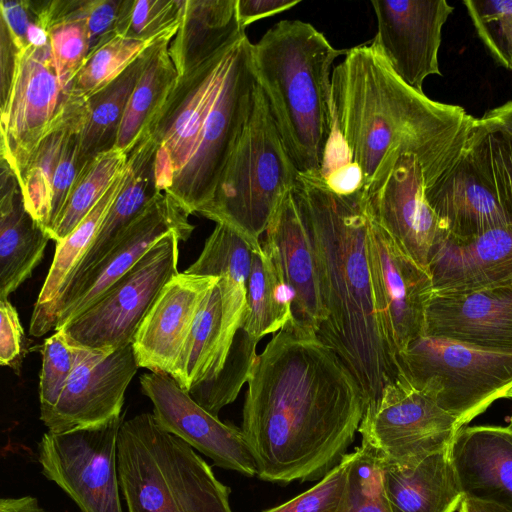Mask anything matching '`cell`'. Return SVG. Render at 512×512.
<instances>
[{
  "instance_id": "obj_1",
  "label": "cell",
  "mask_w": 512,
  "mask_h": 512,
  "mask_svg": "<svg viewBox=\"0 0 512 512\" xmlns=\"http://www.w3.org/2000/svg\"><path fill=\"white\" fill-rule=\"evenodd\" d=\"M242 431L260 479L321 480L343 460L367 406L337 353L293 319L257 355Z\"/></svg>"
},
{
  "instance_id": "obj_2",
  "label": "cell",
  "mask_w": 512,
  "mask_h": 512,
  "mask_svg": "<svg viewBox=\"0 0 512 512\" xmlns=\"http://www.w3.org/2000/svg\"><path fill=\"white\" fill-rule=\"evenodd\" d=\"M331 84L333 124L361 168L366 196L403 155L419 161L427 189L466 148L476 118L405 84L371 44L348 49Z\"/></svg>"
},
{
  "instance_id": "obj_3",
  "label": "cell",
  "mask_w": 512,
  "mask_h": 512,
  "mask_svg": "<svg viewBox=\"0 0 512 512\" xmlns=\"http://www.w3.org/2000/svg\"><path fill=\"white\" fill-rule=\"evenodd\" d=\"M257 85L245 33L178 75L145 129L157 145V189L188 215L211 202L253 110Z\"/></svg>"
},
{
  "instance_id": "obj_4",
  "label": "cell",
  "mask_w": 512,
  "mask_h": 512,
  "mask_svg": "<svg viewBox=\"0 0 512 512\" xmlns=\"http://www.w3.org/2000/svg\"><path fill=\"white\" fill-rule=\"evenodd\" d=\"M293 194L311 240L327 314L316 334L354 375L368 404L400 370L376 307L366 196L362 190L337 195L317 174H300Z\"/></svg>"
},
{
  "instance_id": "obj_5",
  "label": "cell",
  "mask_w": 512,
  "mask_h": 512,
  "mask_svg": "<svg viewBox=\"0 0 512 512\" xmlns=\"http://www.w3.org/2000/svg\"><path fill=\"white\" fill-rule=\"evenodd\" d=\"M347 50L301 20H281L253 44L257 83L300 174L320 171L334 123L333 63Z\"/></svg>"
},
{
  "instance_id": "obj_6",
  "label": "cell",
  "mask_w": 512,
  "mask_h": 512,
  "mask_svg": "<svg viewBox=\"0 0 512 512\" xmlns=\"http://www.w3.org/2000/svg\"><path fill=\"white\" fill-rule=\"evenodd\" d=\"M120 490L128 512H234L230 488L152 413L124 420L117 441Z\"/></svg>"
},
{
  "instance_id": "obj_7",
  "label": "cell",
  "mask_w": 512,
  "mask_h": 512,
  "mask_svg": "<svg viewBox=\"0 0 512 512\" xmlns=\"http://www.w3.org/2000/svg\"><path fill=\"white\" fill-rule=\"evenodd\" d=\"M299 175L268 101L257 85L250 117L223 169L211 202L199 214L231 226L257 246Z\"/></svg>"
},
{
  "instance_id": "obj_8",
  "label": "cell",
  "mask_w": 512,
  "mask_h": 512,
  "mask_svg": "<svg viewBox=\"0 0 512 512\" xmlns=\"http://www.w3.org/2000/svg\"><path fill=\"white\" fill-rule=\"evenodd\" d=\"M400 374L463 427L512 388V353L422 335L397 355Z\"/></svg>"
},
{
  "instance_id": "obj_9",
  "label": "cell",
  "mask_w": 512,
  "mask_h": 512,
  "mask_svg": "<svg viewBox=\"0 0 512 512\" xmlns=\"http://www.w3.org/2000/svg\"><path fill=\"white\" fill-rule=\"evenodd\" d=\"M179 241L175 231L158 240L93 305L60 329L68 341L101 351L132 344L162 289L179 273Z\"/></svg>"
},
{
  "instance_id": "obj_10",
  "label": "cell",
  "mask_w": 512,
  "mask_h": 512,
  "mask_svg": "<svg viewBox=\"0 0 512 512\" xmlns=\"http://www.w3.org/2000/svg\"><path fill=\"white\" fill-rule=\"evenodd\" d=\"M84 101L58 80L50 42L19 49L6 96L0 100V154L19 180L41 141Z\"/></svg>"
},
{
  "instance_id": "obj_11",
  "label": "cell",
  "mask_w": 512,
  "mask_h": 512,
  "mask_svg": "<svg viewBox=\"0 0 512 512\" xmlns=\"http://www.w3.org/2000/svg\"><path fill=\"white\" fill-rule=\"evenodd\" d=\"M461 428L455 417L400 374L367 404L358 431L361 445L383 464L412 466L449 448Z\"/></svg>"
},
{
  "instance_id": "obj_12",
  "label": "cell",
  "mask_w": 512,
  "mask_h": 512,
  "mask_svg": "<svg viewBox=\"0 0 512 512\" xmlns=\"http://www.w3.org/2000/svg\"><path fill=\"white\" fill-rule=\"evenodd\" d=\"M123 415L65 433L46 432L38 443L42 474L60 487L80 512H123L117 441Z\"/></svg>"
},
{
  "instance_id": "obj_13",
  "label": "cell",
  "mask_w": 512,
  "mask_h": 512,
  "mask_svg": "<svg viewBox=\"0 0 512 512\" xmlns=\"http://www.w3.org/2000/svg\"><path fill=\"white\" fill-rule=\"evenodd\" d=\"M188 216L171 197L159 192L129 224L110 252L58 297L39 324L29 330L30 334L40 337L62 329L93 305L169 232H177L181 241H186L194 230Z\"/></svg>"
},
{
  "instance_id": "obj_14",
  "label": "cell",
  "mask_w": 512,
  "mask_h": 512,
  "mask_svg": "<svg viewBox=\"0 0 512 512\" xmlns=\"http://www.w3.org/2000/svg\"><path fill=\"white\" fill-rule=\"evenodd\" d=\"M367 248L377 312L397 358L424 335L426 310L434 294L432 278L370 214Z\"/></svg>"
},
{
  "instance_id": "obj_15",
  "label": "cell",
  "mask_w": 512,
  "mask_h": 512,
  "mask_svg": "<svg viewBox=\"0 0 512 512\" xmlns=\"http://www.w3.org/2000/svg\"><path fill=\"white\" fill-rule=\"evenodd\" d=\"M377 33L371 42L392 71L423 93L431 75H441L442 29L454 10L446 0H373Z\"/></svg>"
},
{
  "instance_id": "obj_16",
  "label": "cell",
  "mask_w": 512,
  "mask_h": 512,
  "mask_svg": "<svg viewBox=\"0 0 512 512\" xmlns=\"http://www.w3.org/2000/svg\"><path fill=\"white\" fill-rule=\"evenodd\" d=\"M139 365L132 344L114 351L80 349L56 405L40 414L52 433L100 425L122 414L125 392Z\"/></svg>"
},
{
  "instance_id": "obj_17",
  "label": "cell",
  "mask_w": 512,
  "mask_h": 512,
  "mask_svg": "<svg viewBox=\"0 0 512 512\" xmlns=\"http://www.w3.org/2000/svg\"><path fill=\"white\" fill-rule=\"evenodd\" d=\"M140 384L163 430L200 451L220 468L249 477L257 475L254 455L242 429L205 410L168 374L145 373Z\"/></svg>"
},
{
  "instance_id": "obj_18",
  "label": "cell",
  "mask_w": 512,
  "mask_h": 512,
  "mask_svg": "<svg viewBox=\"0 0 512 512\" xmlns=\"http://www.w3.org/2000/svg\"><path fill=\"white\" fill-rule=\"evenodd\" d=\"M425 189L419 161L412 155H403L383 186L365 196L373 220L414 261L428 270L433 253L450 233L429 205Z\"/></svg>"
},
{
  "instance_id": "obj_19",
  "label": "cell",
  "mask_w": 512,
  "mask_h": 512,
  "mask_svg": "<svg viewBox=\"0 0 512 512\" xmlns=\"http://www.w3.org/2000/svg\"><path fill=\"white\" fill-rule=\"evenodd\" d=\"M424 335L512 353V282L469 292L434 293Z\"/></svg>"
},
{
  "instance_id": "obj_20",
  "label": "cell",
  "mask_w": 512,
  "mask_h": 512,
  "mask_svg": "<svg viewBox=\"0 0 512 512\" xmlns=\"http://www.w3.org/2000/svg\"><path fill=\"white\" fill-rule=\"evenodd\" d=\"M217 281L183 272L165 285L132 342L139 367L172 374L200 306Z\"/></svg>"
},
{
  "instance_id": "obj_21",
  "label": "cell",
  "mask_w": 512,
  "mask_h": 512,
  "mask_svg": "<svg viewBox=\"0 0 512 512\" xmlns=\"http://www.w3.org/2000/svg\"><path fill=\"white\" fill-rule=\"evenodd\" d=\"M86 102L39 144L18 180L27 212L47 232L54 226L81 170L79 130Z\"/></svg>"
},
{
  "instance_id": "obj_22",
  "label": "cell",
  "mask_w": 512,
  "mask_h": 512,
  "mask_svg": "<svg viewBox=\"0 0 512 512\" xmlns=\"http://www.w3.org/2000/svg\"><path fill=\"white\" fill-rule=\"evenodd\" d=\"M261 239L291 294L293 320L318 331L327 319L311 240L293 190L282 200Z\"/></svg>"
},
{
  "instance_id": "obj_23",
  "label": "cell",
  "mask_w": 512,
  "mask_h": 512,
  "mask_svg": "<svg viewBox=\"0 0 512 512\" xmlns=\"http://www.w3.org/2000/svg\"><path fill=\"white\" fill-rule=\"evenodd\" d=\"M428 271L435 294L469 292L512 282V224L469 239L449 236Z\"/></svg>"
},
{
  "instance_id": "obj_24",
  "label": "cell",
  "mask_w": 512,
  "mask_h": 512,
  "mask_svg": "<svg viewBox=\"0 0 512 512\" xmlns=\"http://www.w3.org/2000/svg\"><path fill=\"white\" fill-rule=\"evenodd\" d=\"M449 455L463 499L512 511V430L509 426H463Z\"/></svg>"
},
{
  "instance_id": "obj_25",
  "label": "cell",
  "mask_w": 512,
  "mask_h": 512,
  "mask_svg": "<svg viewBox=\"0 0 512 512\" xmlns=\"http://www.w3.org/2000/svg\"><path fill=\"white\" fill-rule=\"evenodd\" d=\"M426 199L457 239L477 237L512 224L468 149L450 170L425 189Z\"/></svg>"
},
{
  "instance_id": "obj_26",
  "label": "cell",
  "mask_w": 512,
  "mask_h": 512,
  "mask_svg": "<svg viewBox=\"0 0 512 512\" xmlns=\"http://www.w3.org/2000/svg\"><path fill=\"white\" fill-rule=\"evenodd\" d=\"M0 178V299H8L42 261L50 237L25 209L18 179L3 159Z\"/></svg>"
},
{
  "instance_id": "obj_27",
  "label": "cell",
  "mask_w": 512,
  "mask_h": 512,
  "mask_svg": "<svg viewBox=\"0 0 512 512\" xmlns=\"http://www.w3.org/2000/svg\"><path fill=\"white\" fill-rule=\"evenodd\" d=\"M156 151L153 137L144 131L128 153L127 177L123 188L63 292L110 252L129 224L159 193L155 174Z\"/></svg>"
},
{
  "instance_id": "obj_28",
  "label": "cell",
  "mask_w": 512,
  "mask_h": 512,
  "mask_svg": "<svg viewBox=\"0 0 512 512\" xmlns=\"http://www.w3.org/2000/svg\"><path fill=\"white\" fill-rule=\"evenodd\" d=\"M382 464L383 485L392 512H455L463 500L449 448L412 466Z\"/></svg>"
},
{
  "instance_id": "obj_29",
  "label": "cell",
  "mask_w": 512,
  "mask_h": 512,
  "mask_svg": "<svg viewBox=\"0 0 512 512\" xmlns=\"http://www.w3.org/2000/svg\"><path fill=\"white\" fill-rule=\"evenodd\" d=\"M236 334L227 320L217 281L200 306L170 376L187 392L213 381L226 363Z\"/></svg>"
},
{
  "instance_id": "obj_30",
  "label": "cell",
  "mask_w": 512,
  "mask_h": 512,
  "mask_svg": "<svg viewBox=\"0 0 512 512\" xmlns=\"http://www.w3.org/2000/svg\"><path fill=\"white\" fill-rule=\"evenodd\" d=\"M236 6L237 0H183L180 26L169 45L178 75L245 34Z\"/></svg>"
},
{
  "instance_id": "obj_31",
  "label": "cell",
  "mask_w": 512,
  "mask_h": 512,
  "mask_svg": "<svg viewBox=\"0 0 512 512\" xmlns=\"http://www.w3.org/2000/svg\"><path fill=\"white\" fill-rule=\"evenodd\" d=\"M257 246L231 226L216 223L197 260L184 271L188 274L218 277L224 306L229 315L241 325L247 307L253 250Z\"/></svg>"
},
{
  "instance_id": "obj_32",
  "label": "cell",
  "mask_w": 512,
  "mask_h": 512,
  "mask_svg": "<svg viewBox=\"0 0 512 512\" xmlns=\"http://www.w3.org/2000/svg\"><path fill=\"white\" fill-rule=\"evenodd\" d=\"M127 164L87 216L56 244L52 264L34 304L29 330L35 328L64 290L74 270L90 248L106 215L123 188Z\"/></svg>"
},
{
  "instance_id": "obj_33",
  "label": "cell",
  "mask_w": 512,
  "mask_h": 512,
  "mask_svg": "<svg viewBox=\"0 0 512 512\" xmlns=\"http://www.w3.org/2000/svg\"><path fill=\"white\" fill-rule=\"evenodd\" d=\"M147 49L118 78L86 101L85 120L79 133L82 169L97 155L115 148L129 98L146 62Z\"/></svg>"
},
{
  "instance_id": "obj_34",
  "label": "cell",
  "mask_w": 512,
  "mask_h": 512,
  "mask_svg": "<svg viewBox=\"0 0 512 512\" xmlns=\"http://www.w3.org/2000/svg\"><path fill=\"white\" fill-rule=\"evenodd\" d=\"M292 319L290 291L260 244L253 250L247 307L240 329L258 343L265 335L277 333Z\"/></svg>"
},
{
  "instance_id": "obj_35",
  "label": "cell",
  "mask_w": 512,
  "mask_h": 512,
  "mask_svg": "<svg viewBox=\"0 0 512 512\" xmlns=\"http://www.w3.org/2000/svg\"><path fill=\"white\" fill-rule=\"evenodd\" d=\"M171 41H159L148 47L146 62L129 98L115 148L130 152L178 78L169 53Z\"/></svg>"
},
{
  "instance_id": "obj_36",
  "label": "cell",
  "mask_w": 512,
  "mask_h": 512,
  "mask_svg": "<svg viewBox=\"0 0 512 512\" xmlns=\"http://www.w3.org/2000/svg\"><path fill=\"white\" fill-rule=\"evenodd\" d=\"M37 19L49 35L52 61L61 87L72 82L90 54L80 0L33 1Z\"/></svg>"
},
{
  "instance_id": "obj_37",
  "label": "cell",
  "mask_w": 512,
  "mask_h": 512,
  "mask_svg": "<svg viewBox=\"0 0 512 512\" xmlns=\"http://www.w3.org/2000/svg\"><path fill=\"white\" fill-rule=\"evenodd\" d=\"M128 153L119 148L97 155L78 174L50 234L55 244L64 240L87 216L126 167Z\"/></svg>"
},
{
  "instance_id": "obj_38",
  "label": "cell",
  "mask_w": 512,
  "mask_h": 512,
  "mask_svg": "<svg viewBox=\"0 0 512 512\" xmlns=\"http://www.w3.org/2000/svg\"><path fill=\"white\" fill-rule=\"evenodd\" d=\"M468 149L512 222V136L489 129L476 118Z\"/></svg>"
},
{
  "instance_id": "obj_39",
  "label": "cell",
  "mask_w": 512,
  "mask_h": 512,
  "mask_svg": "<svg viewBox=\"0 0 512 512\" xmlns=\"http://www.w3.org/2000/svg\"><path fill=\"white\" fill-rule=\"evenodd\" d=\"M151 45L115 35L94 49L74 78L70 93L87 101L118 78Z\"/></svg>"
},
{
  "instance_id": "obj_40",
  "label": "cell",
  "mask_w": 512,
  "mask_h": 512,
  "mask_svg": "<svg viewBox=\"0 0 512 512\" xmlns=\"http://www.w3.org/2000/svg\"><path fill=\"white\" fill-rule=\"evenodd\" d=\"M183 0H121L115 34L153 45L176 35Z\"/></svg>"
},
{
  "instance_id": "obj_41",
  "label": "cell",
  "mask_w": 512,
  "mask_h": 512,
  "mask_svg": "<svg viewBox=\"0 0 512 512\" xmlns=\"http://www.w3.org/2000/svg\"><path fill=\"white\" fill-rule=\"evenodd\" d=\"M257 344L240 329L220 374L213 381L192 388L188 392L192 399L218 417L220 410L237 398L248 381L257 358Z\"/></svg>"
},
{
  "instance_id": "obj_42",
  "label": "cell",
  "mask_w": 512,
  "mask_h": 512,
  "mask_svg": "<svg viewBox=\"0 0 512 512\" xmlns=\"http://www.w3.org/2000/svg\"><path fill=\"white\" fill-rule=\"evenodd\" d=\"M463 4L491 56L512 70V0H466Z\"/></svg>"
},
{
  "instance_id": "obj_43",
  "label": "cell",
  "mask_w": 512,
  "mask_h": 512,
  "mask_svg": "<svg viewBox=\"0 0 512 512\" xmlns=\"http://www.w3.org/2000/svg\"><path fill=\"white\" fill-rule=\"evenodd\" d=\"M80 349L68 341L62 330L45 339L41 348L40 414L56 405L74 370Z\"/></svg>"
},
{
  "instance_id": "obj_44",
  "label": "cell",
  "mask_w": 512,
  "mask_h": 512,
  "mask_svg": "<svg viewBox=\"0 0 512 512\" xmlns=\"http://www.w3.org/2000/svg\"><path fill=\"white\" fill-rule=\"evenodd\" d=\"M353 458L354 452L346 454L340 464L315 486L264 512H338L344 499Z\"/></svg>"
},
{
  "instance_id": "obj_45",
  "label": "cell",
  "mask_w": 512,
  "mask_h": 512,
  "mask_svg": "<svg viewBox=\"0 0 512 512\" xmlns=\"http://www.w3.org/2000/svg\"><path fill=\"white\" fill-rule=\"evenodd\" d=\"M16 308L8 299H0V364L19 373L27 350V341Z\"/></svg>"
},
{
  "instance_id": "obj_46",
  "label": "cell",
  "mask_w": 512,
  "mask_h": 512,
  "mask_svg": "<svg viewBox=\"0 0 512 512\" xmlns=\"http://www.w3.org/2000/svg\"><path fill=\"white\" fill-rule=\"evenodd\" d=\"M121 0H80L87 28L90 53L115 34Z\"/></svg>"
},
{
  "instance_id": "obj_47",
  "label": "cell",
  "mask_w": 512,
  "mask_h": 512,
  "mask_svg": "<svg viewBox=\"0 0 512 512\" xmlns=\"http://www.w3.org/2000/svg\"><path fill=\"white\" fill-rule=\"evenodd\" d=\"M0 19L7 25L15 44L25 46L27 30L36 19L33 1H0Z\"/></svg>"
},
{
  "instance_id": "obj_48",
  "label": "cell",
  "mask_w": 512,
  "mask_h": 512,
  "mask_svg": "<svg viewBox=\"0 0 512 512\" xmlns=\"http://www.w3.org/2000/svg\"><path fill=\"white\" fill-rule=\"evenodd\" d=\"M299 0H237V16L243 29L253 22L270 17L299 4Z\"/></svg>"
},
{
  "instance_id": "obj_49",
  "label": "cell",
  "mask_w": 512,
  "mask_h": 512,
  "mask_svg": "<svg viewBox=\"0 0 512 512\" xmlns=\"http://www.w3.org/2000/svg\"><path fill=\"white\" fill-rule=\"evenodd\" d=\"M321 179L328 189L340 196L352 195L363 188V174L359 165L354 161Z\"/></svg>"
},
{
  "instance_id": "obj_50",
  "label": "cell",
  "mask_w": 512,
  "mask_h": 512,
  "mask_svg": "<svg viewBox=\"0 0 512 512\" xmlns=\"http://www.w3.org/2000/svg\"><path fill=\"white\" fill-rule=\"evenodd\" d=\"M19 49L7 25L0 19V100L8 91Z\"/></svg>"
},
{
  "instance_id": "obj_51",
  "label": "cell",
  "mask_w": 512,
  "mask_h": 512,
  "mask_svg": "<svg viewBox=\"0 0 512 512\" xmlns=\"http://www.w3.org/2000/svg\"><path fill=\"white\" fill-rule=\"evenodd\" d=\"M338 512H392V510L385 490L365 495H351L345 491Z\"/></svg>"
},
{
  "instance_id": "obj_52",
  "label": "cell",
  "mask_w": 512,
  "mask_h": 512,
  "mask_svg": "<svg viewBox=\"0 0 512 512\" xmlns=\"http://www.w3.org/2000/svg\"><path fill=\"white\" fill-rule=\"evenodd\" d=\"M478 119L485 127L512 136V100L487 111Z\"/></svg>"
},
{
  "instance_id": "obj_53",
  "label": "cell",
  "mask_w": 512,
  "mask_h": 512,
  "mask_svg": "<svg viewBox=\"0 0 512 512\" xmlns=\"http://www.w3.org/2000/svg\"><path fill=\"white\" fill-rule=\"evenodd\" d=\"M0 512H48L33 496L4 497L0 500Z\"/></svg>"
},
{
  "instance_id": "obj_54",
  "label": "cell",
  "mask_w": 512,
  "mask_h": 512,
  "mask_svg": "<svg viewBox=\"0 0 512 512\" xmlns=\"http://www.w3.org/2000/svg\"><path fill=\"white\" fill-rule=\"evenodd\" d=\"M459 512H512L511 510L486 502L472 499H463L459 506Z\"/></svg>"
},
{
  "instance_id": "obj_55",
  "label": "cell",
  "mask_w": 512,
  "mask_h": 512,
  "mask_svg": "<svg viewBox=\"0 0 512 512\" xmlns=\"http://www.w3.org/2000/svg\"><path fill=\"white\" fill-rule=\"evenodd\" d=\"M507 399H512V388L511 390L509 391V393L507 394Z\"/></svg>"
},
{
  "instance_id": "obj_56",
  "label": "cell",
  "mask_w": 512,
  "mask_h": 512,
  "mask_svg": "<svg viewBox=\"0 0 512 512\" xmlns=\"http://www.w3.org/2000/svg\"><path fill=\"white\" fill-rule=\"evenodd\" d=\"M508 426H509V427L511 428V430H512V416H511V417H510V419H509Z\"/></svg>"
}]
</instances>
